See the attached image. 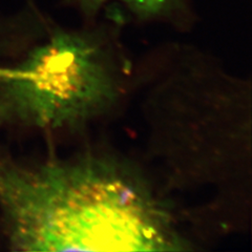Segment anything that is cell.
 <instances>
[{"instance_id":"obj_4","label":"cell","mask_w":252,"mask_h":252,"mask_svg":"<svg viewBox=\"0 0 252 252\" xmlns=\"http://www.w3.org/2000/svg\"><path fill=\"white\" fill-rule=\"evenodd\" d=\"M65 1L76 6V9L80 11L85 17H94L102 7L112 0H65Z\"/></svg>"},{"instance_id":"obj_3","label":"cell","mask_w":252,"mask_h":252,"mask_svg":"<svg viewBox=\"0 0 252 252\" xmlns=\"http://www.w3.org/2000/svg\"><path fill=\"white\" fill-rule=\"evenodd\" d=\"M143 20L169 18L187 9V0H118Z\"/></svg>"},{"instance_id":"obj_1","label":"cell","mask_w":252,"mask_h":252,"mask_svg":"<svg viewBox=\"0 0 252 252\" xmlns=\"http://www.w3.org/2000/svg\"><path fill=\"white\" fill-rule=\"evenodd\" d=\"M0 210L18 251H180L168 204L110 157L28 165L0 156Z\"/></svg>"},{"instance_id":"obj_2","label":"cell","mask_w":252,"mask_h":252,"mask_svg":"<svg viewBox=\"0 0 252 252\" xmlns=\"http://www.w3.org/2000/svg\"><path fill=\"white\" fill-rule=\"evenodd\" d=\"M113 38L104 27L55 28L0 82V123L75 128L108 112L120 94Z\"/></svg>"}]
</instances>
